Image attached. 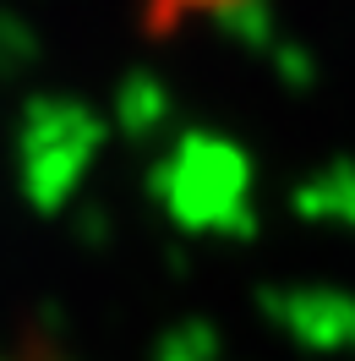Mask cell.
<instances>
[{
	"mask_svg": "<svg viewBox=\"0 0 355 361\" xmlns=\"http://www.w3.org/2000/svg\"><path fill=\"white\" fill-rule=\"evenodd\" d=\"M246 0H142V33L148 39H170L186 23H208V17H224Z\"/></svg>",
	"mask_w": 355,
	"mask_h": 361,
	"instance_id": "1",
	"label": "cell"
}]
</instances>
